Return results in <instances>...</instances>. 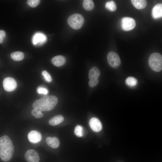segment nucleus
I'll list each match as a JSON object with an SVG mask.
<instances>
[{
  "mask_svg": "<svg viewBox=\"0 0 162 162\" xmlns=\"http://www.w3.org/2000/svg\"><path fill=\"white\" fill-rule=\"evenodd\" d=\"M5 36V32L3 30H0V44L3 43Z\"/></svg>",
  "mask_w": 162,
  "mask_h": 162,
  "instance_id": "cd10ccee",
  "label": "nucleus"
},
{
  "mask_svg": "<svg viewBox=\"0 0 162 162\" xmlns=\"http://www.w3.org/2000/svg\"><path fill=\"white\" fill-rule=\"evenodd\" d=\"M64 119V117L62 115H58L51 118L49 121V123L51 126H56L62 122Z\"/></svg>",
  "mask_w": 162,
  "mask_h": 162,
  "instance_id": "2eb2a0df",
  "label": "nucleus"
},
{
  "mask_svg": "<svg viewBox=\"0 0 162 162\" xmlns=\"http://www.w3.org/2000/svg\"><path fill=\"white\" fill-rule=\"evenodd\" d=\"M89 124L91 128L94 131L99 132L102 128V125L99 120L96 118H92L90 119Z\"/></svg>",
  "mask_w": 162,
  "mask_h": 162,
  "instance_id": "9d476101",
  "label": "nucleus"
},
{
  "mask_svg": "<svg viewBox=\"0 0 162 162\" xmlns=\"http://www.w3.org/2000/svg\"><path fill=\"white\" fill-rule=\"evenodd\" d=\"M47 144L53 148H57L60 145L59 139L56 137H47L46 140Z\"/></svg>",
  "mask_w": 162,
  "mask_h": 162,
  "instance_id": "ddd939ff",
  "label": "nucleus"
},
{
  "mask_svg": "<svg viewBox=\"0 0 162 162\" xmlns=\"http://www.w3.org/2000/svg\"><path fill=\"white\" fill-rule=\"evenodd\" d=\"M25 157L28 162H39L40 158L37 152L32 149H30L26 152Z\"/></svg>",
  "mask_w": 162,
  "mask_h": 162,
  "instance_id": "6e6552de",
  "label": "nucleus"
},
{
  "mask_svg": "<svg viewBox=\"0 0 162 162\" xmlns=\"http://www.w3.org/2000/svg\"><path fill=\"white\" fill-rule=\"evenodd\" d=\"M42 74L45 80L48 82H50L52 80V78L50 74L46 70H43Z\"/></svg>",
  "mask_w": 162,
  "mask_h": 162,
  "instance_id": "393cba45",
  "label": "nucleus"
},
{
  "mask_svg": "<svg viewBox=\"0 0 162 162\" xmlns=\"http://www.w3.org/2000/svg\"><path fill=\"white\" fill-rule=\"evenodd\" d=\"M3 87L4 89L7 92H11L15 90L17 84L14 79L10 77L5 78L3 82Z\"/></svg>",
  "mask_w": 162,
  "mask_h": 162,
  "instance_id": "0eeeda50",
  "label": "nucleus"
},
{
  "mask_svg": "<svg viewBox=\"0 0 162 162\" xmlns=\"http://www.w3.org/2000/svg\"><path fill=\"white\" fill-rule=\"evenodd\" d=\"M148 64L153 70L159 72L162 69V56L158 52H154L151 54L148 59Z\"/></svg>",
  "mask_w": 162,
  "mask_h": 162,
  "instance_id": "7ed1b4c3",
  "label": "nucleus"
},
{
  "mask_svg": "<svg viewBox=\"0 0 162 162\" xmlns=\"http://www.w3.org/2000/svg\"><path fill=\"white\" fill-rule=\"evenodd\" d=\"M152 15L153 18L158 19L162 16V4H158L153 8L152 10Z\"/></svg>",
  "mask_w": 162,
  "mask_h": 162,
  "instance_id": "9b49d317",
  "label": "nucleus"
},
{
  "mask_svg": "<svg viewBox=\"0 0 162 162\" xmlns=\"http://www.w3.org/2000/svg\"><path fill=\"white\" fill-rule=\"evenodd\" d=\"M94 4L92 0H85L83 1V6L86 10L89 11L92 10L94 7Z\"/></svg>",
  "mask_w": 162,
  "mask_h": 162,
  "instance_id": "a211bd4d",
  "label": "nucleus"
},
{
  "mask_svg": "<svg viewBox=\"0 0 162 162\" xmlns=\"http://www.w3.org/2000/svg\"><path fill=\"white\" fill-rule=\"evenodd\" d=\"M58 99L54 95H45L35 100L32 104L34 109L41 111H49L52 110L58 102Z\"/></svg>",
  "mask_w": 162,
  "mask_h": 162,
  "instance_id": "f257e3e1",
  "label": "nucleus"
},
{
  "mask_svg": "<svg viewBox=\"0 0 162 162\" xmlns=\"http://www.w3.org/2000/svg\"><path fill=\"white\" fill-rule=\"evenodd\" d=\"M31 113L36 118H40L43 116V114L41 111L35 109H34L32 110Z\"/></svg>",
  "mask_w": 162,
  "mask_h": 162,
  "instance_id": "5701e85b",
  "label": "nucleus"
},
{
  "mask_svg": "<svg viewBox=\"0 0 162 162\" xmlns=\"http://www.w3.org/2000/svg\"><path fill=\"white\" fill-rule=\"evenodd\" d=\"M45 39V37L43 34H37L34 36L33 42L34 44H36L39 41L44 42Z\"/></svg>",
  "mask_w": 162,
  "mask_h": 162,
  "instance_id": "4be33fe9",
  "label": "nucleus"
},
{
  "mask_svg": "<svg viewBox=\"0 0 162 162\" xmlns=\"http://www.w3.org/2000/svg\"><path fill=\"white\" fill-rule=\"evenodd\" d=\"M98 82V79L90 80L89 81L88 84L90 87H93L96 86Z\"/></svg>",
  "mask_w": 162,
  "mask_h": 162,
  "instance_id": "bb28decb",
  "label": "nucleus"
},
{
  "mask_svg": "<svg viewBox=\"0 0 162 162\" xmlns=\"http://www.w3.org/2000/svg\"><path fill=\"white\" fill-rule=\"evenodd\" d=\"M131 2L134 6L138 9H143L147 5V1L145 0H132Z\"/></svg>",
  "mask_w": 162,
  "mask_h": 162,
  "instance_id": "dca6fc26",
  "label": "nucleus"
},
{
  "mask_svg": "<svg viewBox=\"0 0 162 162\" xmlns=\"http://www.w3.org/2000/svg\"><path fill=\"white\" fill-rule=\"evenodd\" d=\"M11 58L14 60L17 61L23 60L24 57L23 52L20 51L14 52L10 54Z\"/></svg>",
  "mask_w": 162,
  "mask_h": 162,
  "instance_id": "f3484780",
  "label": "nucleus"
},
{
  "mask_svg": "<svg viewBox=\"0 0 162 162\" xmlns=\"http://www.w3.org/2000/svg\"><path fill=\"white\" fill-rule=\"evenodd\" d=\"M52 64L56 67L64 65L66 62L65 58L62 56L58 55L54 57L51 60Z\"/></svg>",
  "mask_w": 162,
  "mask_h": 162,
  "instance_id": "f8f14e48",
  "label": "nucleus"
},
{
  "mask_svg": "<svg viewBox=\"0 0 162 162\" xmlns=\"http://www.w3.org/2000/svg\"><path fill=\"white\" fill-rule=\"evenodd\" d=\"M40 2L39 0H28L27 1V3L30 7L35 8L39 5Z\"/></svg>",
  "mask_w": 162,
  "mask_h": 162,
  "instance_id": "b1692460",
  "label": "nucleus"
},
{
  "mask_svg": "<svg viewBox=\"0 0 162 162\" xmlns=\"http://www.w3.org/2000/svg\"><path fill=\"white\" fill-rule=\"evenodd\" d=\"M108 62L111 67L116 68L121 64V60L118 54L114 52H110L107 55Z\"/></svg>",
  "mask_w": 162,
  "mask_h": 162,
  "instance_id": "39448f33",
  "label": "nucleus"
},
{
  "mask_svg": "<svg viewBox=\"0 0 162 162\" xmlns=\"http://www.w3.org/2000/svg\"><path fill=\"white\" fill-rule=\"evenodd\" d=\"M14 152L13 142L7 136L0 137V158L4 161H9L12 158Z\"/></svg>",
  "mask_w": 162,
  "mask_h": 162,
  "instance_id": "f03ea898",
  "label": "nucleus"
},
{
  "mask_svg": "<svg viewBox=\"0 0 162 162\" xmlns=\"http://www.w3.org/2000/svg\"><path fill=\"white\" fill-rule=\"evenodd\" d=\"M135 26V21L132 18L124 17L122 20V29L125 31L131 30L134 28Z\"/></svg>",
  "mask_w": 162,
  "mask_h": 162,
  "instance_id": "423d86ee",
  "label": "nucleus"
},
{
  "mask_svg": "<svg viewBox=\"0 0 162 162\" xmlns=\"http://www.w3.org/2000/svg\"><path fill=\"white\" fill-rule=\"evenodd\" d=\"M75 134L78 137H82L83 135V128L80 125L76 126L74 130Z\"/></svg>",
  "mask_w": 162,
  "mask_h": 162,
  "instance_id": "412c9836",
  "label": "nucleus"
},
{
  "mask_svg": "<svg viewBox=\"0 0 162 162\" xmlns=\"http://www.w3.org/2000/svg\"><path fill=\"white\" fill-rule=\"evenodd\" d=\"M37 92L39 94H47L48 93V91L46 88L39 87L37 88Z\"/></svg>",
  "mask_w": 162,
  "mask_h": 162,
  "instance_id": "a878e982",
  "label": "nucleus"
},
{
  "mask_svg": "<svg viewBox=\"0 0 162 162\" xmlns=\"http://www.w3.org/2000/svg\"><path fill=\"white\" fill-rule=\"evenodd\" d=\"M126 84L131 87L134 86L137 83L136 79L132 77H129L127 78L125 80Z\"/></svg>",
  "mask_w": 162,
  "mask_h": 162,
  "instance_id": "aec40b11",
  "label": "nucleus"
},
{
  "mask_svg": "<svg viewBox=\"0 0 162 162\" xmlns=\"http://www.w3.org/2000/svg\"><path fill=\"white\" fill-rule=\"evenodd\" d=\"M106 8L111 11H115L117 9V6L115 2L113 1L107 2L105 5Z\"/></svg>",
  "mask_w": 162,
  "mask_h": 162,
  "instance_id": "6ab92c4d",
  "label": "nucleus"
},
{
  "mask_svg": "<svg viewBox=\"0 0 162 162\" xmlns=\"http://www.w3.org/2000/svg\"><path fill=\"white\" fill-rule=\"evenodd\" d=\"M100 72L99 69L96 67H93L89 70L88 76L90 80L98 79Z\"/></svg>",
  "mask_w": 162,
  "mask_h": 162,
  "instance_id": "4468645a",
  "label": "nucleus"
},
{
  "mask_svg": "<svg viewBox=\"0 0 162 162\" xmlns=\"http://www.w3.org/2000/svg\"><path fill=\"white\" fill-rule=\"evenodd\" d=\"M28 138L30 142L35 144L40 142L42 136L40 132L36 130H33L28 133Z\"/></svg>",
  "mask_w": 162,
  "mask_h": 162,
  "instance_id": "1a4fd4ad",
  "label": "nucleus"
},
{
  "mask_svg": "<svg viewBox=\"0 0 162 162\" xmlns=\"http://www.w3.org/2000/svg\"><path fill=\"white\" fill-rule=\"evenodd\" d=\"M84 22L83 16L79 14H75L70 16L68 19L69 26L73 29L77 30L81 28Z\"/></svg>",
  "mask_w": 162,
  "mask_h": 162,
  "instance_id": "20e7f679",
  "label": "nucleus"
}]
</instances>
